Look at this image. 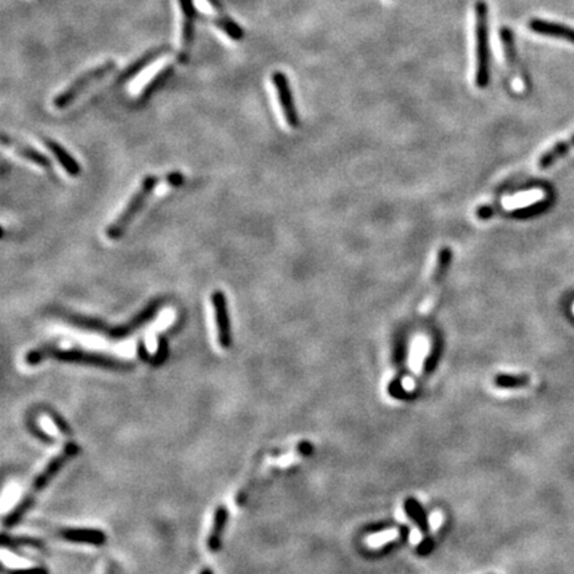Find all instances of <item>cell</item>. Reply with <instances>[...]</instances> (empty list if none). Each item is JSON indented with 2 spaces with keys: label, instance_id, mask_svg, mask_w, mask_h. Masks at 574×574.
<instances>
[{
  "label": "cell",
  "instance_id": "6da1fadb",
  "mask_svg": "<svg viewBox=\"0 0 574 574\" xmlns=\"http://www.w3.org/2000/svg\"><path fill=\"white\" fill-rule=\"evenodd\" d=\"M54 358L60 362L65 363H77V364H86L92 367H101V369H109V370H128L133 367V363L130 360L115 358L108 354H101V352H93L88 350L82 348H68L63 350L58 348L55 346H42L36 350L29 351L26 355V363L29 366L39 364L43 362L44 359Z\"/></svg>",
  "mask_w": 574,
  "mask_h": 574
},
{
  "label": "cell",
  "instance_id": "7a4b0ae2",
  "mask_svg": "<svg viewBox=\"0 0 574 574\" xmlns=\"http://www.w3.org/2000/svg\"><path fill=\"white\" fill-rule=\"evenodd\" d=\"M164 303H165L164 298H157V300L149 302L137 316H134L130 319V322L118 325V326H111V325L102 322L98 318H89V316L71 314V313H61L60 316L65 322L71 323L73 326H77L80 329L96 331V332H100L102 335H105L108 338H112V339H121V338H125L130 334H133L134 331L139 330L148 322H150L155 316H157V313L161 310V307L164 306Z\"/></svg>",
  "mask_w": 574,
  "mask_h": 574
},
{
  "label": "cell",
  "instance_id": "3957f363",
  "mask_svg": "<svg viewBox=\"0 0 574 574\" xmlns=\"http://www.w3.org/2000/svg\"><path fill=\"white\" fill-rule=\"evenodd\" d=\"M79 451H80L79 445L68 443L61 449V452H59L55 458L51 459V461L45 465L43 471L38 474V477L35 479L33 484L31 486V488L23 497V500L19 502L15 506L14 511L4 518V525L7 528H13L23 520V517L27 515L29 508L33 505L38 495L55 479V476L60 472V470L70 461V459L79 453Z\"/></svg>",
  "mask_w": 574,
  "mask_h": 574
},
{
  "label": "cell",
  "instance_id": "277c9868",
  "mask_svg": "<svg viewBox=\"0 0 574 574\" xmlns=\"http://www.w3.org/2000/svg\"><path fill=\"white\" fill-rule=\"evenodd\" d=\"M474 84L486 89L490 82V43L489 10L484 0L474 4Z\"/></svg>",
  "mask_w": 574,
  "mask_h": 574
},
{
  "label": "cell",
  "instance_id": "5b68a950",
  "mask_svg": "<svg viewBox=\"0 0 574 574\" xmlns=\"http://www.w3.org/2000/svg\"><path fill=\"white\" fill-rule=\"evenodd\" d=\"M161 183V178L155 174H148L144 177L140 187L134 192V194L130 197L127 206L123 209L120 215L114 219V222L105 229V235L111 241L120 240L125 231L128 230L130 224L134 221V218L143 210L144 206L149 197L153 194L155 189Z\"/></svg>",
  "mask_w": 574,
  "mask_h": 574
},
{
  "label": "cell",
  "instance_id": "8992f818",
  "mask_svg": "<svg viewBox=\"0 0 574 574\" xmlns=\"http://www.w3.org/2000/svg\"><path fill=\"white\" fill-rule=\"evenodd\" d=\"M116 70V63L114 60H108L101 63L100 65L89 70V71L82 73L77 79H75L70 86H67L64 91L58 93L54 99V105L56 109H65L71 105L72 102L77 100L86 89L92 84L98 83L107 77L109 73Z\"/></svg>",
  "mask_w": 574,
  "mask_h": 574
},
{
  "label": "cell",
  "instance_id": "52a82bcc",
  "mask_svg": "<svg viewBox=\"0 0 574 574\" xmlns=\"http://www.w3.org/2000/svg\"><path fill=\"white\" fill-rule=\"evenodd\" d=\"M272 83L277 92L278 102H279V107H281V111H282V115H284L287 125L293 130H297L301 124V120H300V114L295 107L293 91L290 86V80L286 73L282 71H274L272 73Z\"/></svg>",
  "mask_w": 574,
  "mask_h": 574
},
{
  "label": "cell",
  "instance_id": "ba28073f",
  "mask_svg": "<svg viewBox=\"0 0 574 574\" xmlns=\"http://www.w3.org/2000/svg\"><path fill=\"white\" fill-rule=\"evenodd\" d=\"M183 23H181V43L178 52V63L187 64L190 58V52L194 43V32H196V6L194 0H178Z\"/></svg>",
  "mask_w": 574,
  "mask_h": 574
},
{
  "label": "cell",
  "instance_id": "9c48e42d",
  "mask_svg": "<svg viewBox=\"0 0 574 574\" xmlns=\"http://www.w3.org/2000/svg\"><path fill=\"white\" fill-rule=\"evenodd\" d=\"M451 261H452V250H451L449 247H443V249L440 250V253H439L437 262H436V267H435V272H433L432 279H430V290H428V293H427V297H426V300H424V303H423L421 307H420L421 316H428L430 311H432V309H433V306H435V303H436V300H437V294H439V290H440V285L443 284L445 274H447L448 269H449Z\"/></svg>",
  "mask_w": 574,
  "mask_h": 574
},
{
  "label": "cell",
  "instance_id": "30bf717a",
  "mask_svg": "<svg viewBox=\"0 0 574 574\" xmlns=\"http://www.w3.org/2000/svg\"><path fill=\"white\" fill-rule=\"evenodd\" d=\"M212 304L215 307V325L218 330V342L222 348H229L231 345L229 310L226 294L222 290L212 293Z\"/></svg>",
  "mask_w": 574,
  "mask_h": 574
},
{
  "label": "cell",
  "instance_id": "8fae6325",
  "mask_svg": "<svg viewBox=\"0 0 574 574\" xmlns=\"http://www.w3.org/2000/svg\"><path fill=\"white\" fill-rule=\"evenodd\" d=\"M428 354V341L424 336H419L417 341L412 343L411 348V357H410V366H411V375L404 379L402 383V392H410L417 386V378L423 373L424 362Z\"/></svg>",
  "mask_w": 574,
  "mask_h": 574
},
{
  "label": "cell",
  "instance_id": "7c38bea8",
  "mask_svg": "<svg viewBox=\"0 0 574 574\" xmlns=\"http://www.w3.org/2000/svg\"><path fill=\"white\" fill-rule=\"evenodd\" d=\"M171 51L169 45H162V47H157L153 48L148 52H145L143 56L136 59L127 68H124L123 71L118 73V76L116 77L115 83L118 86L125 84L127 82H130L132 79H134L140 72H143L146 67H149L152 63H155L157 59L164 56L165 54H168Z\"/></svg>",
  "mask_w": 574,
  "mask_h": 574
},
{
  "label": "cell",
  "instance_id": "4fadbf2b",
  "mask_svg": "<svg viewBox=\"0 0 574 574\" xmlns=\"http://www.w3.org/2000/svg\"><path fill=\"white\" fill-rule=\"evenodd\" d=\"M1 143L4 146L11 148L19 157L24 158V160H27L29 162H32V164H35L40 168L49 169L52 166V161L49 160L48 156H45L44 153L39 152L36 148L31 146L29 144L16 140V139L6 134V133L1 134Z\"/></svg>",
  "mask_w": 574,
  "mask_h": 574
},
{
  "label": "cell",
  "instance_id": "5bb4252c",
  "mask_svg": "<svg viewBox=\"0 0 574 574\" xmlns=\"http://www.w3.org/2000/svg\"><path fill=\"white\" fill-rule=\"evenodd\" d=\"M206 6L212 8V13H215V16H210V22L215 24V27L221 29L225 35H228L231 40L240 42L244 39V29H241L229 15L225 14L222 10L221 4L217 0H203Z\"/></svg>",
  "mask_w": 574,
  "mask_h": 574
},
{
  "label": "cell",
  "instance_id": "9a60e30c",
  "mask_svg": "<svg viewBox=\"0 0 574 574\" xmlns=\"http://www.w3.org/2000/svg\"><path fill=\"white\" fill-rule=\"evenodd\" d=\"M59 536L70 543L102 545L107 541V536L101 529L92 528H64L58 532Z\"/></svg>",
  "mask_w": 574,
  "mask_h": 574
},
{
  "label": "cell",
  "instance_id": "2e32d148",
  "mask_svg": "<svg viewBox=\"0 0 574 574\" xmlns=\"http://www.w3.org/2000/svg\"><path fill=\"white\" fill-rule=\"evenodd\" d=\"M528 29L534 33L564 39V40H568L574 44V29L568 27L565 24L553 23V22H548L543 19H532L528 23Z\"/></svg>",
  "mask_w": 574,
  "mask_h": 574
},
{
  "label": "cell",
  "instance_id": "e0dca14e",
  "mask_svg": "<svg viewBox=\"0 0 574 574\" xmlns=\"http://www.w3.org/2000/svg\"><path fill=\"white\" fill-rule=\"evenodd\" d=\"M404 508H405L407 515L417 522V527L420 528V531H421L423 536H424L421 544L417 548L419 553H421V554L430 553L433 544H432V540L428 537V521H427V517H426V513H424L423 508H421L420 504H419L417 500H414V499H408L407 502H404Z\"/></svg>",
  "mask_w": 574,
  "mask_h": 574
},
{
  "label": "cell",
  "instance_id": "ac0fdd59",
  "mask_svg": "<svg viewBox=\"0 0 574 574\" xmlns=\"http://www.w3.org/2000/svg\"><path fill=\"white\" fill-rule=\"evenodd\" d=\"M44 145L47 146V149H49V152L58 160L60 166L65 171L68 176H71V177H79L80 176V173H82L80 164L76 161V158L73 157L63 145H60L54 139H48V137L44 139Z\"/></svg>",
  "mask_w": 574,
  "mask_h": 574
},
{
  "label": "cell",
  "instance_id": "d6986e66",
  "mask_svg": "<svg viewBox=\"0 0 574 574\" xmlns=\"http://www.w3.org/2000/svg\"><path fill=\"white\" fill-rule=\"evenodd\" d=\"M228 520H229V511L226 505H219L215 512V518H213V527L210 534L208 537V548L210 552H218L221 548V540H222V534L228 525Z\"/></svg>",
  "mask_w": 574,
  "mask_h": 574
},
{
  "label": "cell",
  "instance_id": "ffe728a7",
  "mask_svg": "<svg viewBox=\"0 0 574 574\" xmlns=\"http://www.w3.org/2000/svg\"><path fill=\"white\" fill-rule=\"evenodd\" d=\"M572 148H574V134H572L571 137H568L564 141L554 144L553 146H550L546 152H544L538 158V162H537L538 168L540 169H546V168L552 166L556 161H559L561 157L568 155L572 150Z\"/></svg>",
  "mask_w": 574,
  "mask_h": 574
},
{
  "label": "cell",
  "instance_id": "44dd1931",
  "mask_svg": "<svg viewBox=\"0 0 574 574\" xmlns=\"http://www.w3.org/2000/svg\"><path fill=\"white\" fill-rule=\"evenodd\" d=\"M173 73H174V65H173V64H169V65L164 67L161 71L156 73V75L150 79V82H149L146 86H144L143 91H141V93H140L139 100L137 101H139L140 104H143V102L150 100L152 96H153L156 92H158L162 86L166 84V82L172 77Z\"/></svg>",
  "mask_w": 574,
  "mask_h": 574
},
{
  "label": "cell",
  "instance_id": "7402d4cb",
  "mask_svg": "<svg viewBox=\"0 0 574 574\" xmlns=\"http://www.w3.org/2000/svg\"><path fill=\"white\" fill-rule=\"evenodd\" d=\"M500 39H502V51H504V56L506 60V65L509 68V71L512 73L516 72V47H515V39H513V33L511 29H502L500 31Z\"/></svg>",
  "mask_w": 574,
  "mask_h": 574
},
{
  "label": "cell",
  "instance_id": "603a6c76",
  "mask_svg": "<svg viewBox=\"0 0 574 574\" xmlns=\"http://www.w3.org/2000/svg\"><path fill=\"white\" fill-rule=\"evenodd\" d=\"M495 382L496 386L500 388H522L531 383V379L527 375H500Z\"/></svg>",
  "mask_w": 574,
  "mask_h": 574
},
{
  "label": "cell",
  "instance_id": "cb8c5ba5",
  "mask_svg": "<svg viewBox=\"0 0 574 574\" xmlns=\"http://www.w3.org/2000/svg\"><path fill=\"white\" fill-rule=\"evenodd\" d=\"M399 537H401V531H399V529H388V531L376 533V534L370 536V537L367 538V543H369V545L373 546V548H378V546L385 545V544H387V543H391V541H394V540H396V538H399Z\"/></svg>",
  "mask_w": 574,
  "mask_h": 574
},
{
  "label": "cell",
  "instance_id": "d4e9b609",
  "mask_svg": "<svg viewBox=\"0 0 574 574\" xmlns=\"http://www.w3.org/2000/svg\"><path fill=\"white\" fill-rule=\"evenodd\" d=\"M169 357V347H168V342L165 341V338H160L158 339V345H157V352H156V355L155 357H152V364H155V366H160V364H162L166 358Z\"/></svg>",
  "mask_w": 574,
  "mask_h": 574
},
{
  "label": "cell",
  "instance_id": "484cf974",
  "mask_svg": "<svg viewBox=\"0 0 574 574\" xmlns=\"http://www.w3.org/2000/svg\"><path fill=\"white\" fill-rule=\"evenodd\" d=\"M165 181H166V184L168 185H171V187H181L183 184H184V180H185V177H184V174L180 172H172L168 173L166 176H165V178H164Z\"/></svg>",
  "mask_w": 574,
  "mask_h": 574
},
{
  "label": "cell",
  "instance_id": "4316f807",
  "mask_svg": "<svg viewBox=\"0 0 574 574\" xmlns=\"http://www.w3.org/2000/svg\"><path fill=\"white\" fill-rule=\"evenodd\" d=\"M433 518H435V521H437V522H440V518H439V515H433ZM439 524H436V522H433V527L436 528Z\"/></svg>",
  "mask_w": 574,
  "mask_h": 574
}]
</instances>
